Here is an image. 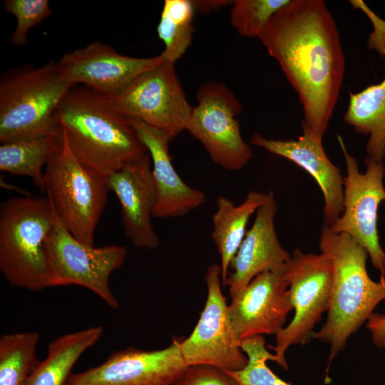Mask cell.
I'll return each instance as SVG.
<instances>
[{"label":"cell","instance_id":"8992f818","mask_svg":"<svg viewBox=\"0 0 385 385\" xmlns=\"http://www.w3.org/2000/svg\"><path fill=\"white\" fill-rule=\"evenodd\" d=\"M44 181L47 197L66 229L79 241L93 245L109 190L106 178L74 156L64 133L61 147L46 165Z\"/></svg>","mask_w":385,"mask_h":385},{"label":"cell","instance_id":"ba28073f","mask_svg":"<svg viewBox=\"0 0 385 385\" xmlns=\"http://www.w3.org/2000/svg\"><path fill=\"white\" fill-rule=\"evenodd\" d=\"M283 274L289 284L294 314L290 323L275 335V344L268 347L274 351L275 362L287 370V349L309 342L315 326L328 310L333 267L327 255L306 253L296 248L284 267Z\"/></svg>","mask_w":385,"mask_h":385},{"label":"cell","instance_id":"52a82bcc","mask_svg":"<svg viewBox=\"0 0 385 385\" xmlns=\"http://www.w3.org/2000/svg\"><path fill=\"white\" fill-rule=\"evenodd\" d=\"M126 248L110 245L100 247L76 239L54 210L51 230L45 244L47 287L78 285L100 297L110 308L119 303L109 286L111 273L124 262Z\"/></svg>","mask_w":385,"mask_h":385},{"label":"cell","instance_id":"d6a6232c","mask_svg":"<svg viewBox=\"0 0 385 385\" xmlns=\"http://www.w3.org/2000/svg\"><path fill=\"white\" fill-rule=\"evenodd\" d=\"M276 385H292L279 377Z\"/></svg>","mask_w":385,"mask_h":385},{"label":"cell","instance_id":"5b68a950","mask_svg":"<svg viewBox=\"0 0 385 385\" xmlns=\"http://www.w3.org/2000/svg\"><path fill=\"white\" fill-rule=\"evenodd\" d=\"M54 220L48 197L20 196L0 207V271L11 286L46 288L45 244Z\"/></svg>","mask_w":385,"mask_h":385},{"label":"cell","instance_id":"1f68e13d","mask_svg":"<svg viewBox=\"0 0 385 385\" xmlns=\"http://www.w3.org/2000/svg\"><path fill=\"white\" fill-rule=\"evenodd\" d=\"M195 10L201 13H208L220 9L222 7L232 4L233 1L227 0H191Z\"/></svg>","mask_w":385,"mask_h":385},{"label":"cell","instance_id":"7402d4cb","mask_svg":"<svg viewBox=\"0 0 385 385\" xmlns=\"http://www.w3.org/2000/svg\"><path fill=\"white\" fill-rule=\"evenodd\" d=\"M344 122L359 134L369 135L367 158L383 162L385 158V76L380 83L349 94Z\"/></svg>","mask_w":385,"mask_h":385},{"label":"cell","instance_id":"ac0fdd59","mask_svg":"<svg viewBox=\"0 0 385 385\" xmlns=\"http://www.w3.org/2000/svg\"><path fill=\"white\" fill-rule=\"evenodd\" d=\"M149 152L156 192L153 217H182L203 205L204 192L185 183L173 165L169 153L172 138L163 130L128 118Z\"/></svg>","mask_w":385,"mask_h":385},{"label":"cell","instance_id":"6da1fadb","mask_svg":"<svg viewBox=\"0 0 385 385\" xmlns=\"http://www.w3.org/2000/svg\"><path fill=\"white\" fill-rule=\"evenodd\" d=\"M302 105V127L322 142L344 78V55L336 22L322 0H291L259 36Z\"/></svg>","mask_w":385,"mask_h":385},{"label":"cell","instance_id":"9c48e42d","mask_svg":"<svg viewBox=\"0 0 385 385\" xmlns=\"http://www.w3.org/2000/svg\"><path fill=\"white\" fill-rule=\"evenodd\" d=\"M185 130L201 143L212 162L227 170H239L249 163L253 150L242 138L236 116L242 105L223 83L210 81L196 93Z\"/></svg>","mask_w":385,"mask_h":385},{"label":"cell","instance_id":"f1b7e54d","mask_svg":"<svg viewBox=\"0 0 385 385\" xmlns=\"http://www.w3.org/2000/svg\"><path fill=\"white\" fill-rule=\"evenodd\" d=\"M175 385H239L223 370L209 365L188 366Z\"/></svg>","mask_w":385,"mask_h":385},{"label":"cell","instance_id":"277c9868","mask_svg":"<svg viewBox=\"0 0 385 385\" xmlns=\"http://www.w3.org/2000/svg\"><path fill=\"white\" fill-rule=\"evenodd\" d=\"M75 85L56 62L43 66H21L0 78L1 143L53 133L60 128L54 115Z\"/></svg>","mask_w":385,"mask_h":385},{"label":"cell","instance_id":"30bf717a","mask_svg":"<svg viewBox=\"0 0 385 385\" xmlns=\"http://www.w3.org/2000/svg\"><path fill=\"white\" fill-rule=\"evenodd\" d=\"M346 174L344 177V210L332 225L334 233H346L367 251L374 267L385 277V250L379 242L377 229L378 209L385 201L383 162L365 159L366 170L361 173L356 158L347 150L343 138L337 135Z\"/></svg>","mask_w":385,"mask_h":385},{"label":"cell","instance_id":"3957f363","mask_svg":"<svg viewBox=\"0 0 385 385\" xmlns=\"http://www.w3.org/2000/svg\"><path fill=\"white\" fill-rule=\"evenodd\" d=\"M319 247L332 261L333 277L327 319L313 338L329 345L330 364L385 299V277L379 281L369 277L366 250L346 233L324 225Z\"/></svg>","mask_w":385,"mask_h":385},{"label":"cell","instance_id":"9a60e30c","mask_svg":"<svg viewBox=\"0 0 385 385\" xmlns=\"http://www.w3.org/2000/svg\"><path fill=\"white\" fill-rule=\"evenodd\" d=\"M165 60L162 53L151 58L125 56L106 43L96 41L65 53L56 63L75 86L82 84L103 96H111Z\"/></svg>","mask_w":385,"mask_h":385},{"label":"cell","instance_id":"44dd1931","mask_svg":"<svg viewBox=\"0 0 385 385\" xmlns=\"http://www.w3.org/2000/svg\"><path fill=\"white\" fill-rule=\"evenodd\" d=\"M103 331L101 326H93L51 341L46 358L39 361L25 385H65L76 362L99 340Z\"/></svg>","mask_w":385,"mask_h":385},{"label":"cell","instance_id":"ffe728a7","mask_svg":"<svg viewBox=\"0 0 385 385\" xmlns=\"http://www.w3.org/2000/svg\"><path fill=\"white\" fill-rule=\"evenodd\" d=\"M267 198V193L250 191L240 205L228 197L217 198V209L212 216V239L220 258L222 282L227 278L230 266L247 232L250 217Z\"/></svg>","mask_w":385,"mask_h":385},{"label":"cell","instance_id":"4dcf8cb0","mask_svg":"<svg viewBox=\"0 0 385 385\" xmlns=\"http://www.w3.org/2000/svg\"><path fill=\"white\" fill-rule=\"evenodd\" d=\"M366 327L373 344L378 348L385 349V314L373 313L367 320Z\"/></svg>","mask_w":385,"mask_h":385},{"label":"cell","instance_id":"484cf974","mask_svg":"<svg viewBox=\"0 0 385 385\" xmlns=\"http://www.w3.org/2000/svg\"><path fill=\"white\" fill-rule=\"evenodd\" d=\"M241 349L247 357V363L238 371H224L239 385H276L279 376L267 365L275 361V356L270 352L262 335L245 339Z\"/></svg>","mask_w":385,"mask_h":385},{"label":"cell","instance_id":"d6986e66","mask_svg":"<svg viewBox=\"0 0 385 385\" xmlns=\"http://www.w3.org/2000/svg\"><path fill=\"white\" fill-rule=\"evenodd\" d=\"M250 143L267 152L287 158L306 170L317 183L324 197V222L330 226L344 210V177L333 164L322 145L302 128L297 140L267 138L255 133Z\"/></svg>","mask_w":385,"mask_h":385},{"label":"cell","instance_id":"4316f807","mask_svg":"<svg viewBox=\"0 0 385 385\" xmlns=\"http://www.w3.org/2000/svg\"><path fill=\"white\" fill-rule=\"evenodd\" d=\"M290 1H233L230 10L231 24L241 36L259 38L270 19Z\"/></svg>","mask_w":385,"mask_h":385},{"label":"cell","instance_id":"7a4b0ae2","mask_svg":"<svg viewBox=\"0 0 385 385\" xmlns=\"http://www.w3.org/2000/svg\"><path fill=\"white\" fill-rule=\"evenodd\" d=\"M54 118L77 160L106 178L148 152L129 118L85 86L68 91Z\"/></svg>","mask_w":385,"mask_h":385},{"label":"cell","instance_id":"e0dca14e","mask_svg":"<svg viewBox=\"0 0 385 385\" xmlns=\"http://www.w3.org/2000/svg\"><path fill=\"white\" fill-rule=\"evenodd\" d=\"M277 205L272 191L256 211L255 221L231 262L226 279L230 296L239 292L257 274L265 271L282 272L291 255L278 239L274 217ZM230 271V270H229Z\"/></svg>","mask_w":385,"mask_h":385},{"label":"cell","instance_id":"4fadbf2b","mask_svg":"<svg viewBox=\"0 0 385 385\" xmlns=\"http://www.w3.org/2000/svg\"><path fill=\"white\" fill-rule=\"evenodd\" d=\"M180 342L173 339L158 350L129 347L115 351L103 363L71 374L65 385H175L188 368Z\"/></svg>","mask_w":385,"mask_h":385},{"label":"cell","instance_id":"83f0119b","mask_svg":"<svg viewBox=\"0 0 385 385\" xmlns=\"http://www.w3.org/2000/svg\"><path fill=\"white\" fill-rule=\"evenodd\" d=\"M3 6L17 20L11 36V43L17 46L26 45L29 30L52 13L48 0H6Z\"/></svg>","mask_w":385,"mask_h":385},{"label":"cell","instance_id":"cb8c5ba5","mask_svg":"<svg viewBox=\"0 0 385 385\" xmlns=\"http://www.w3.org/2000/svg\"><path fill=\"white\" fill-rule=\"evenodd\" d=\"M39 334L21 332L0 339V385H25L40 360L36 357Z\"/></svg>","mask_w":385,"mask_h":385},{"label":"cell","instance_id":"8fae6325","mask_svg":"<svg viewBox=\"0 0 385 385\" xmlns=\"http://www.w3.org/2000/svg\"><path fill=\"white\" fill-rule=\"evenodd\" d=\"M105 97L123 115L159 128L172 139L185 130L192 108L175 63L168 60L135 77L117 94Z\"/></svg>","mask_w":385,"mask_h":385},{"label":"cell","instance_id":"d4e9b609","mask_svg":"<svg viewBox=\"0 0 385 385\" xmlns=\"http://www.w3.org/2000/svg\"><path fill=\"white\" fill-rule=\"evenodd\" d=\"M194 11L191 0L165 1L157 33L164 43L161 53L166 60L175 63L190 45Z\"/></svg>","mask_w":385,"mask_h":385},{"label":"cell","instance_id":"f546056e","mask_svg":"<svg viewBox=\"0 0 385 385\" xmlns=\"http://www.w3.org/2000/svg\"><path fill=\"white\" fill-rule=\"evenodd\" d=\"M350 4L365 14L371 22L373 31L369 34L367 47L385 58V21L377 16L363 1L351 0Z\"/></svg>","mask_w":385,"mask_h":385},{"label":"cell","instance_id":"2e32d148","mask_svg":"<svg viewBox=\"0 0 385 385\" xmlns=\"http://www.w3.org/2000/svg\"><path fill=\"white\" fill-rule=\"evenodd\" d=\"M106 180L108 190L119 200L126 237L137 247L156 249L160 240L151 222L156 192L149 152Z\"/></svg>","mask_w":385,"mask_h":385},{"label":"cell","instance_id":"603a6c76","mask_svg":"<svg viewBox=\"0 0 385 385\" xmlns=\"http://www.w3.org/2000/svg\"><path fill=\"white\" fill-rule=\"evenodd\" d=\"M63 140L62 128L37 137L1 143L0 170L27 176L42 193H46L44 170L51 156Z\"/></svg>","mask_w":385,"mask_h":385},{"label":"cell","instance_id":"5bb4252c","mask_svg":"<svg viewBox=\"0 0 385 385\" xmlns=\"http://www.w3.org/2000/svg\"><path fill=\"white\" fill-rule=\"evenodd\" d=\"M293 309L283 272L265 271L231 296L229 317L240 342L264 334L277 335Z\"/></svg>","mask_w":385,"mask_h":385},{"label":"cell","instance_id":"7c38bea8","mask_svg":"<svg viewBox=\"0 0 385 385\" xmlns=\"http://www.w3.org/2000/svg\"><path fill=\"white\" fill-rule=\"evenodd\" d=\"M207 296L200 319L191 334L180 342L187 366L209 365L223 371H238L247 363L228 313L221 289V269L210 265L205 275Z\"/></svg>","mask_w":385,"mask_h":385}]
</instances>
